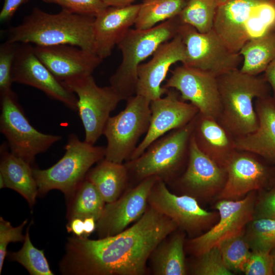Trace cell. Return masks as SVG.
<instances>
[{"instance_id": "cell-32", "label": "cell", "mask_w": 275, "mask_h": 275, "mask_svg": "<svg viewBox=\"0 0 275 275\" xmlns=\"http://www.w3.org/2000/svg\"><path fill=\"white\" fill-rule=\"evenodd\" d=\"M29 226L25 234L23 244L17 252H9V257L24 266L31 275H53L43 250L35 247L30 239Z\"/></svg>"}, {"instance_id": "cell-19", "label": "cell", "mask_w": 275, "mask_h": 275, "mask_svg": "<svg viewBox=\"0 0 275 275\" xmlns=\"http://www.w3.org/2000/svg\"><path fill=\"white\" fill-rule=\"evenodd\" d=\"M147 63L138 69L136 94L150 101L164 96L168 89L161 86L171 66L183 63L186 59L184 43L178 34L172 39L161 44Z\"/></svg>"}, {"instance_id": "cell-30", "label": "cell", "mask_w": 275, "mask_h": 275, "mask_svg": "<svg viewBox=\"0 0 275 275\" xmlns=\"http://www.w3.org/2000/svg\"><path fill=\"white\" fill-rule=\"evenodd\" d=\"M188 0H143L137 15L135 29L147 30L178 16Z\"/></svg>"}, {"instance_id": "cell-1", "label": "cell", "mask_w": 275, "mask_h": 275, "mask_svg": "<svg viewBox=\"0 0 275 275\" xmlns=\"http://www.w3.org/2000/svg\"><path fill=\"white\" fill-rule=\"evenodd\" d=\"M177 228L148 205L139 219L115 235L96 240L69 238L60 270L66 275L144 274L153 251Z\"/></svg>"}, {"instance_id": "cell-28", "label": "cell", "mask_w": 275, "mask_h": 275, "mask_svg": "<svg viewBox=\"0 0 275 275\" xmlns=\"http://www.w3.org/2000/svg\"><path fill=\"white\" fill-rule=\"evenodd\" d=\"M239 53L243 60L239 68L241 72L252 75L264 72L275 59V23L249 40Z\"/></svg>"}, {"instance_id": "cell-38", "label": "cell", "mask_w": 275, "mask_h": 275, "mask_svg": "<svg viewBox=\"0 0 275 275\" xmlns=\"http://www.w3.org/2000/svg\"><path fill=\"white\" fill-rule=\"evenodd\" d=\"M59 5L62 9L81 15L96 16L106 7L102 0H44Z\"/></svg>"}, {"instance_id": "cell-44", "label": "cell", "mask_w": 275, "mask_h": 275, "mask_svg": "<svg viewBox=\"0 0 275 275\" xmlns=\"http://www.w3.org/2000/svg\"><path fill=\"white\" fill-rule=\"evenodd\" d=\"M84 237H88L96 229V220L93 217H88L84 219Z\"/></svg>"}, {"instance_id": "cell-35", "label": "cell", "mask_w": 275, "mask_h": 275, "mask_svg": "<svg viewBox=\"0 0 275 275\" xmlns=\"http://www.w3.org/2000/svg\"><path fill=\"white\" fill-rule=\"evenodd\" d=\"M192 269L196 275H231L226 266L218 246L214 247L198 257Z\"/></svg>"}, {"instance_id": "cell-16", "label": "cell", "mask_w": 275, "mask_h": 275, "mask_svg": "<svg viewBox=\"0 0 275 275\" xmlns=\"http://www.w3.org/2000/svg\"><path fill=\"white\" fill-rule=\"evenodd\" d=\"M154 176L145 178L124 191L115 201L106 203L96 222L99 238L115 235L139 219L148 206V198L157 180Z\"/></svg>"}, {"instance_id": "cell-41", "label": "cell", "mask_w": 275, "mask_h": 275, "mask_svg": "<svg viewBox=\"0 0 275 275\" xmlns=\"http://www.w3.org/2000/svg\"><path fill=\"white\" fill-rule=\"evenodd\" d=\"M27 1L28 0H4L0 12L1 22L7 21L11 19L20 6Z\"/></svg>"}, {"instance_id": "cell-10", "label": "cell", "mask_w": 275, "mask_h": 275, "mask_svg": "<svg viewBox=\"0 0 275 275\" xmlns=\"http://www.w3.org/2000/svg\"><path fill=\"white\" fill-rule=\"evenodd\" d=\"M62 82L77 98V111L85 131V141L95 145L121 98L110 85L99 87L92 75Z\"/></svg>"}, {"instance_id": "cell-39", "label": "cell", "mask_w": 275, "mask_h": 275, "mask_svg": "<svg viewBox=\"0 0 275 275\" xmlns=\"http://www.w3.org/2000/svg\"><path fill=\"white\" fill-rule=\"evenodd\" d=\"M273 266L271 252L252 251L243 273L246 275H272Z\"/></svg>"}, {"instance_id": "cell-14", "label": "cell", "mask_w": 275, "mask_h": 275, "mask_svg": "<svg viewBox=\"0 0 275 275\" xmlns=\"http://www.w3.org/2000/svg\"><path fill=\"white\" fill-rule=\"evenodd\" d=\"M179 92L181 98L196 106L200 114L218 120L222 104L217 77L184 64L171 70V75L162 86Z\"/></svg>"}, {"instance_id": "cell-15", "label": "cell", "mask_w": 275, "mask_h": 275, "mask_svg": "<svg viewBox=\"0 0 275 275\" xmlns=\"http://www.w3.org/2000/svg\"><path fill=\"white\" fill-rule=\"evenodd\" d=\"M13 82L30 86L77 111V98L59 80L36 56L34 46L19 43L12 70Z\"/></svg>"}, {"instance_id": "cell-47", "label": "cell", "mask_w": 275, "mask_h": 275, "mask_svg": "<svg viewBox=\"0 0 275 275\" xmlns=\"http://www.w3.org/2000/svg\"><path fill=\"white\" fill-rule=\"evenodd\" d=\"M226 1H227V0H219V4L222 3H224ZM268 1H269L270 2L273 3L275 5V0H268Z\"/></svg>"}, {"instance_id": "cell-29", "label": "cell", "mask_w": 275, "mask_h": 275, "mask_svg": "<svg viewBox=\"0 0 275 275\" xmlns=\"http://www.w3.org/2000/svg\"><path fill=\"white\" fill-rule=\"evenodd\" d=\"M67 201L69 221L93 217L97 222L106 204L94 185L86 178Z\"/></svg>"}, {"instance_id": "cell-2", "label": "cell", "mask_w": 275, "mask_h": 275, "mask_svg": "<svg viewBox=\"0 0 275 275\" xmlns=\"http://www.w3.org/2000/svg\"><path fill=\"white\" fill-rule=\"evenodd\" d=\"M94 20L95 16L64 9L51 14L35 7L21 23L8 31L7 40L36 46L68 44L94 51Z\"/></svg>"}, {"instance_id": "cell-3", "label": "cell", "mask_w": 275, "mask_h": 275, "mask_svg": "<svg viewBox=\"0 0 275 275\" xmlns=\"http://www.w3.org/2000/svg\"><path fill=\"white\" fill-rule=\"evenodd\" d=\"M217 80L222 104L217 121L234 138L255 131L258 120L255 100L269 95L271 88L264 77L237 69L217 76Z\"/></svg>"}, {"instance_id": "cell-27", "label": "cell", "mask_w": 275, "mask_h": 275, "mask_svg": "<svg viewBox=\"0 0 275 275\" xmlns=\"http://www.w3.org/2000/svg\"><path fill=\"white\" fill-rule=\"evenodd\" d=\"M172 233L152 253L150 259L155 275L186 274L184 246V231Z\"/></svg>"}, {"instance_id": "cell-5", "label": "cell", "mask_w": 275, "mask_h": 275, "mask_svg": "<svg viewBox=\"0 0 275 275\" xmlns=\"http://www.w3.org/2000/svg\"><path fill=\"white\" fill-rule=\"evenodd\" d=\"M63 156L50 168H33L38 194L52 189L61 191L68 201L85 179L92 166L105 157V147L80 141L73 133L68 138Z\"/></svg>"}, {"instance_id": "cell-13", "label": "cell", "mask_w": 275, "mask_h": 275, "mask_svg": "<svg viewBox=\"0 0 275 275\" xmlns=\"http://www.w3.org/2000/svg\"><path fill=\"white\" fill-rule=\"evenodd\" d=\"M166 183L157 179L148 198V205L171 219L181 230L196 235L210 227L219 214L202 208L196 198L171 192Z\"/></svg>"}, {"instance_id": "cell-6", "label": "cell", "mask_w": 275, "mask_h": 275, "mask_svg": "<svg viewBox=\"0 0 275 275\" xmlns=\"http://www.w3.org/2000/svg\"><path fill=\"white\" fill-rule=\"evenodd\" d=\"M194 119L155 140L138 158L124 162L129 179L138 183L154 176L166 183L172 181L188 157Z\"/></svg>"}, {"instance_id": "cell-37", "label": "cell", "mask_w": 275, "mask_h": 275, "mask_svg": "<svg viewBox=\"0 0 275 275\" xmlns=\"http://www.w3.org/2000/svg\"><path fill=\"white\" fill-rule=\"evenodd\" d=\"M27 222L26 219L19 226L13 227L9 222L0 217V274L8 254V245L10 242L24 241L25 235L22 234V230Z\"/></svg>"}, {"instance_id": "cell-45", "label": "cell", "mask_w": 275, "mask_h": 275, "mask_svg": "<svg viewBox=\"0 0 275 275\" xmlns=\"http://www.w3.org/2000/svg\"><path fill=\"white\" fill-rule=\"evenodd\" d=\"M106 6L123 7L132 4L135 0H102Z\"/></svg>"}, {"instance_id": "cell-21", "label": "cell", "mask_w": 275, "mask_h": 275, "mask_svg": "<svg viewBox=\"0 0 275 275\" xmlns=\"http://www.w3.org/2000/svg\"><path fill=\"white\" fill-rule=\"evenodd\" d=\"M226 178L225 169L202 152L191 135L187 167L178 179V184L195 198H206L219 194Z\"/></svg>"}, {"instance_id": "cell-4", "label": "cell", "mask_w": 275, "mask_h": 275, "mask_svg": "<svg viewBox=\"0 0 275 275\" xmlns=\"http://www.w3.org/2000/svg\"><path fill=\"white\" fill-rule=\"evenodd\" d=\"M181 23L177 16L149 29H129L124 34L117 44L122 61L109 80L122 100L136 95L139 65L177 35Z\"/></svg>"}, {"instance_id": "cell-11", "label": "cell", "mask_w": 275, "mask_h": 275, "mask_svg": "<svg viewBox=\"0 0 275 275\" xmlns=\"http://www.w3.org/2000/svg\"><path fill=\"white\" fill-rule=\"evenodd\" d=\"M178 34L185 47L186 59L182 64L208 72L216 77L239 69L242 57L231 51L213 29L202 33L191 25L181 23Z\"/></svg>"}, {"instance_id": "cell-43", "label": "cell", "mask_w": 275, "mask_h": 275, "mask_svg": "<svg viewBox=\"0 0 275 275\" xmlns=\"http://www.w3.org/2000/svg\"><path fill=\"white\" fill-rule=\"evenodd\" d=\"M264 72L263 77L275 95V59L269 64Z\"/></svg>"}, {"instance_id": "cell-9", "label": "cell", "mask_w": 275, "mask_h": 275, "mask_svg": "<svg viewBox=\"0 0 275 275\" xmlns=\"http://www.w3.org/2000/svg\"><path fill=\"white\" fill-rule=\"evenodd\" d=\"M268 0H227L220 3L214 17L213 30L232 52L239 53L252 38V24L269 22Z\"/></svg>"}, {"instance_id": "cell-12", "label": "cell", "mask_w": 275, "mask_h": 275, "mask_svg": "<svg viewBox=\"0 0 275 275\" xmlns=\"http://www.w3.org/2000/svg\"><path fill=\"white\" fill-rule=\"evenodd\" d=\"M256 201V191L240 200H220L215 205L218 221L206 233L187 242L188 252L198 257L225 240L244 232L253 219Z\"/></svg>"}, {"instance_id": "cell-42", "label": "cell", "mask_w": 275, "mask_h": 275, "mask_svg": "<svg viewBox=\"0 0 275 275\" xmlns=\"http://www.w3.org/2000/svg\"><path fill=\"white\" fill-rule=\"evenodd\" d=\"M67 230L68 232L72 233L76 236L83 237L84 235V219L75 218L69 221L67 225Z\"/></svg>"}, {"instance_id": "cell-34", "label": "cell", "mask_w": 275, "mask_h": 275, "mask_svg": "<svg viewBox=\"0 0 275 275\" xmlns=\"http://www.w3.org/2000/svg\"><path fill=\"white\" fill-rule=\"evenodd\" d=\"M246 228L245 236L252 251L271 252L275 249V220L253 218Z\"/></svg>"}, {"instance_id": "cell-25", "label": "cell", "mask_w": 275, "mask_h": 275, "mask_svg": "<svg viewBox=\"0 0 275 275\" xmlns=\"http://www.w3.org/2000/svg\"><path fill=\"white\" fill-rule=\"evenodd\" d=\"M8 144L1 147L0 175L5 187L21 195L32 208L38 195V189L32 165L8 150Z\"/></svg>"}, {"instance_id": "cell-36", "label": "cell", "mask_w": 275, "mask_h": 275, "mask_svg": "<svg viewBox=\"0 0 275 275\" xmlns=\"http://www.w3.org/2000/svg\"><path fill=\"white\" fill-rule=\"evenodd\" d=\"M18 45L6 40L0 45V93L12 90L13 67Z\"/></svg>"}, {"instance_id": "cell-22", "label": "cell", "mask_w": 275, "mask_h": 275, "mask_svg": "<svg viewBox=\"0 0 275 275\" xmlns=\"http://www.w3.org/2000/svg\"><path fill=\"white\" fill-rule=\"evenodd\" d=\"M140 6H108L95 16L94 51L102 60L111 56L115 46L134 24Z\"/></svg>"}, {"instance_id": "cell-17", "label": "cell", "mask_w": 275, "mask_h": 275, "mask_svg": "<svg viewBox=\"0 0 275 275\" xmlns=\"http://www.w3.org/2000/svg\"><path fill=\"white\" fill-rule=\"evenodd\" d=\"M150 107L151 117L148 130L129 160L142 155L159 138L189 123L199 112L196 106L183 100L177 91L173 89H168L164 96L151 101Z\"/></svg>"}, {"instance_id": "cell-26", "label": "cell", "mask_w": 275, "mask_h": 275, "mask_svg": "<svg viewBox=\"0 0 275 275\" xmlns=\"http://www.w3.org/2000/svg\"><path fill=\"white\" fill-rule=\"evenodd\" d=\"M86 179L94 185L105 203H108L116 200L125 191L129 177L124 163L104 158L89 171Z\"/></svg>"}, {"instance_id": "cell-8", "label": "cell", "mask_w": 275, "mask_h": 275, "mask_svg": "<svg viewBox=\"0 0 275 275\" xmlns=\"http://www.w3.org/2000/svg\"><path fill=\"white\" fill-rule=\"evenodd\" d=\"M0 131L10 151L31 165L36 156L60 141V135L42 133L29 122L12 90L0 93Z\"/></svg>"}, {"instance_id": "cell-18", "label": "cell", "mask_w": 275, "mask_h": 275, "mask_svg": "<svg viewBox=\"0 0 275 275\" xmlns=\"http://www.w3.org/2000/svg\"><path fill=\"white\" fill-rule=\"evenodd\" d=\"M258 157L249 152L235 151L224 167L227 178L218 194L219 200H240L268 184L270 171Z\"/></svg>"}, {"instance_id": "cell-40", "label": "cell", "mask_w": 275, "mask_h": 275, "mask_svg": "<svg viewBox=\"0 0 275 275\" xmlns=\"http://www.w3.org/2000/svg\"><path fill=\"white\" fill-rule=\"evenodd\" d=\"M258 218L275 220V189L265 192L256 200L253 218Z\"/></svg>"}, {"instance_id": "cell-31", "label": "cell", "mask_w": 275, "mask_h": 275, "mask_svg": "<svg viewBox=\"0 0 275 275\" xmlns=\"http://www.w3.org/2000/svg\"><path fill=\"white\" fill-rule=\"evenodd\" d=\"M219 4V0H188L178 17L181 23L191 25L200 33H207L213 29Z\"/></svg>"}, {"instance_id": "cell-33", "label": "cell", "mask_w": 275, "mask_h": 275, "mask_svg": "<svg viewBox=\"0 0 275 275\" xmlns=\"http://www.w3.org/2000/svg\"><path fill=\"white\" fill-rule=\"evenodd\" d=\"M244 233L226 239L218 246L226 266L232 272H243L251 254Z\"/></svg>"}, {"instance_id": "cell-20", "label": "cell", "mask_w": 275, "mask_h": 275, "mask_svg": "<svg viewBox=\"0 0 275 275\" xmlns=\"http://www.w3.org/2000/svg\"><path fill=\"white\" fill-rule=\"evenodd\" d=\"M38 58L60 81L92 75L103 60L94 51L63 44L34 46Z\"/></svg>"}, {"instance_id": "cell-46", "label": "cell", "mask_w": 275, "mask_h": 275, "mask_svg": "<svg viewBox=\"0 0 275 275\" xmlns=\"http://www.w3.org/2000/svg\"><path fill=\"white\" fill-rule=\"evenodd\" d=\"M271 254L273 257L274 259V266H273V273L275 274V249H274L272 252Z\"/></svg>"}, {"instance_id": "cell-7", "label": "cell", "mask_w": 275, "mask_h": 275, "mask_svg": "<svg viewBox=\"0 0 275 275\" xmlns=\"http://www.w3.org/2000/svg\"><path fill=\"white\" fill-rule=\"evenodd\" d=\"M126 101L123 111L109 117L103 133L107 140L104 158L120 163L129 160L148 130L151 117L149 100L136 94Z\"/></svg>"}, {"instance_id": "cell-24", "label": "cell", "mask_w": 275, "mask_h": 275, "mask_svg": "<svg viewBox=\"0 0 275 275\" xmlns=\"http://www.w3.org/2000/svg\"><path fill=\"white\" fill-rule=\"evenodd\" d=\"M192 136L199 149L223 168L236 150L234 137L216 119L199 112L194 119Z\"/></svg>"}, {"instance_id": "cell-23", "label": "cell", "mask_w": 275, "mask_h": 275, "mask_svg": "<svg viewBox=\"0 0 275 275\" xmlns=\"http://www.w3.org/2000/svg\"><path fill=\"white\" fill-rule=\"evenodd\" d=\"M254 106L258 128L234 138L236 149L256 154L275 165V95L256 99Z\"/></svg>"}]
</instances>
